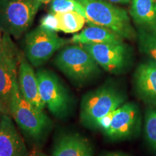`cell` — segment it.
I'll return each mask as SVG.
<instances>
[{
    "mask_svg": "<svg viewBox=\"0 0 156 156\" xmlns=\"http://www.w3.org/2000/svg\"><path fill=\"white\" fill-rule=\"evenodd\" d=\"M2 37L1 36V32H0V47H1V44H2Z\"/></svg>",
    "mask_w": 156,
    "mask_h": 156,
    "instance_id": "obj_28",
    "label": "cell"
},
{
    "mask_svg": "<svg viewBox=\"0 0 156 156\" xmlns=\"http://www.w3.org/2000/svg\"><path fill=\"white\" fill-rule=\"evenodd\" d=\"M0 156H29L24 140L8 114H0Z\"/></svg>",
    "mask_w": 156,
    "mask_h": 156,
    "instance_id": "obj_11",
    "label": "cell"
},
{
    "mask_svg": "<svg viewBox=\"0 0 156 156\" xmlns=\"http://www.w3.org/2000/svg\"><path fill=\"white\" fill-rule=\"evenodd\" d=\"M36 76L45 106L56 117L67 116L71 107V98L57 76L46 69L38 70Z\"/></svg>",
    "mask_w": 156,
    "mask_h": 156,
    "instance_id": "obj_8",
    "label": "cell"
},
{
    "mask_svg": "<svg viewBox=\"0 0 156 156\" xmlns=\"http://www.w3.org/2000/svg\"><path fill=\"white\" fill-rule=\"evenodd\" d=\"M0 113H1V114H7V112H6V109L5 107H4L2 103H1V101H0Z\"/></svg>",
    "mask_w": 156,
    "mask_h": 156,
    "instance_id": "obj_26",
    "label": "cell"
},
{
    "mask_svg": "<svg viewBox=\"0 0 156 156\" xmlns=\"http://www.w3.org/2000/svg\"><path fill=\"white\" fill-rule=\"evenodd\" d=\"M138 40L142 51L156 62V34L139 29Z\"/></svg>",
    "mask_w": 156,
    "mask_h": 156,
    "instance_id": "obj_19",
    "label": "cell"
},
{
    "mask_svg": "<svg viewBox=\"0 0 156 156\" xmlns=\"http://www.w3.org/2000/svg\"><path fill=\"white\" fill-rule=\"evenodd\" d=\"M0 114H1V113H0Z\"/></svg>",
    "mask_w": 156,
    "mask_h": 156,
    "instance_id": "obj_29",
    "label": "cell"
},
{
    "mask_svg": "<svg viewBox=\"0 0 156 156\" xmlns=\"http://www.w3.org/2000/svg\"><path fill=\"white\" fill-rule=\"evenodd\" d=\"M11 36L4 34L0 47V101L10 115V103L13 87L17 80L21 56Z\"/></svg>",
    "mask_w": 156,
    "mask_h": 156,
    "instance_id": "obj_6",
    "label": "cell"
},
{
    "mask_svg": "<svg viewBox=\"0 0 156 156\" xmlns=\"http://www.w3.org/2000/svg\"><path fill=\"white\" fill-rule=\"evenodd\" d=\"M69 42L70 40L61 38L56 33L38 26L25 36V56L31 65L39 67Z\"/></svg>",
    "mask_w": 156,
    "mask_h": 156,
    "instance_id": "obj_7",
    "label": "cell"
},
{
    "mask_svg": "<svg viewBox=\"0 0 156 156\" xmlns=\"http://www.w3.org/2000/svg\"><path fill=\"white\" fill-rule=\"evenodd\" d=\"M59 31L65 34H75L83 28L86 18L77 12L56 13Z\"/></svg>",
    "mask_w": 156,
    "mask_h": 156,
    "instance_id": "obj_17",
    "label": "cell"
},
{
    "mask_svg": "<svg viewBox=\"0 0 156 156\" xmlns=\"http://www.w3.org/2000/svg\"><path fill=\"white\" fill-rule=\"evenodd\" d=\"M10 116L29 138L37 144L44 141L51 127L47 115L25 99L20 90L18 81L13 87L10 103Z\"/></svg>",
    "mask_w": 156,
    "mask_h": 156,
    "instance_id": "obj_2",
    "label": "cell"
},
{
    "mask_svg": "<svg viewBox=\"0 0 156 156\" xmlns=\"http://www.w3.org/2000/svg\"><path fill=\"white\" fill-rule=\"evenodd\" d=\"M126 101L125 95L111 85H103L87 93L82 99L80 119L85 126L95 128L97 120L116 110Z\"/></svg>",
    "mask_w": 156,
    "mask_h": 156,
    "instance_id": "obj_4",
    "label": "cell"
},
{
    "mask_svg": "<svg viewBox=\"0 0 156 156\" xmlns=\"http://www.w3.org/2000/svg\"><path fill=\"white\" fill-rule=\"evenodd\" d=\"M145 136L147 143L156 152V108L147 110L145 116Z\"/></svg>",
    "mask_w": 156,
    "mask_h": 156,
    "instance_id": "obj_20",
    "label": "cell"
},
{
    "mask_svg": "<svg viewBox=\"0 0 156 156\" xmlns=\"http://www.w3.org/2000/svg\"><path fill=\"white\" fill-rule=\"evenodd\" d=\"M114 4H118V5H125L128 4L131 2V0H107Z\"/></svg>",
    "mask_w": 156,
    "mask_h": 156,
    "instance_id": "obj_25",
    "label": "cell"
},
{
    "mask_svg": "<svg viewBox=\"0 0 156 156\" xmlns=\"http://www.w3.org/2000/svg\"><path fill=\"white\" fill-rule=\"evenodd\" d=\"M49 12L54 14L77 12L86 18L85 9L77 0H53L50 2Z\"/></svg>",
    "mask_w": 156,
    "mask_h": 156,
    "instance_id": "obj_18",
    "label": "cell"
},
{
    "mask_svg": "<svg viewBox=\"0 0 156 156\" xmlns=\"http://www.w3.org/2000/svg\"><path fill=\"white\" fill-rule=\"evenodd\" d=\"M83 5L87 24L110 29L123 38L133 40L136 32L126 9L107 0H77Z\"/></svg>",
    "mask_w": 156,
    "mask_h": 156,
    "instance_id": "obj_1",
    "label": "cell"
},
{
    "mask_svg": "<svg viewBox=\"0 0 156 156\" xmlns=\"http://www.w3.org/2000/svg\"><path fill=\"white\" fill-rule=\"evenodd\" d=\"M18 85L23 97L26 101L41 110L44 111L46 106L43 102L40 93L36 73L31 64L22 55L18 69Z\"/></svg>",
    "mask_w": 156,
    "mask_h": 156,
    "instance_id": "obj_13",
    "label": "cell"
},
{
    "mask_svg": "<svg viewBox=\"0 0 156 156\" xmlns=\"http://www.w3.org/2000/svg\"><path fill=\"white\" fill-rule=\"evenodd\" d=\"M52 156H93L89 140L79 134H67L58 138Z\"/></svg>",
    "mask_w": 156,
    "mask_h": 156,
    "instance_id": "obj_14",
    "label": "cell"
},
{
    "mask_svg": "<svg viewBox=\"0 0 156 156\" xmlns=\"http://www.w3.org/2000/svg\"><path fill=\"white\" fill-rule=\"evenodd\" d=\"M134 86L142 101L156 106V62L150 60L136 68L134 75Z\"/></svg>",
    "mask_w": 156,
    "mask_h": 156,
    "instance_id": "obj_12",
    "label": "cell"
},
{
    "mask_svg": "<svg viewBox=\"0 0 156 156\" xmlns=\"http://www.w3.org/2000/svg\"><path fill=\"white\" fill-rule=\"evenodd\" d=\"M124 38L119 35L104 27L88 24L79 34L74 35L70 40L75 44H95L106 43H122Z\"/></svg>",
    "mask_w": 156,
    "mask_h": 156,
    "instance_id": "obj_16",
    "label": "cell"
},
{
    "mask_svg": "<svg viewBox=\"0 0 156 156\" xmlns=\"http://www.w3.org/2000/svg\"><path fill=\"white\" fill-rule=\"evenodd\" d=\"M54 64L79 85L90 81L100 73L99 65L81 44L64 46L54 58Z\"/></svg>",
    "mask_w": 156,
    "mask_h": 156,
    "instance_id": "obj_3",
    "label": "cell"
},
{
    "mask_svg": "<svg viewBox=\"0 0 156 156\" xmlns=\"http://www.w3.org/2000/svg\"><path fill=\"white\" fill-rule=\"evenodd\" d=\"M40 26L52 32L56 33L59 31L57 17H56L55 14L51 12H49L42 17L40 22Z\"/></svg>",
    "mask_w": 156,
    "mask_h": 156,
    "instance_id": "obj_21",
    "label": "cell"
},
{
    "mask_svg": "<svg viewBox=\"0 0 156 156\" xmlns=\"http://www.w3.org/2000/svg\"><path fill=\"white\" fill-rule=\"evenodd\" d=\"M116 110L112 111V112L108 113V114L103 116L102 118L99 119L97 120L96 123H95V128L101 129L103 132H106L107 129L109 128L112 124L113 118H114L115 113H116Z\"/></svg>",
    "mask_w": 156,
    "mask_h": 156,
    "instance_id": "obj_22",
    "label": "cell"
},
{
    "mask_svg": "<svg viewBox=\"0 0 156 156\" xmlns=\"http://www.w3.org/2000/svg\"><path fill=\"white\" fill-rule=\"evenodd\" d=\"M29 156H48L40 150L38 146H34L32 150L29 152Z\"/></svg>",
    "mask_w": 156,
    "mask_h": 156,
    "instance_id": "obj_23",
    "label": "cell"
},
{
    "mask_svg": "<svg viewBox=\"0 0 156 156\" xmlns=\"http://www.w3.org/2000/svg\"><path fill=\"white\" fill-rule=\"evenodd\" d=\"M100 156H131L127 153H123L121 151H112V152H107L101 154Z\"/></svg>",
    "mask_w": 156,
    "mask_h": 156,
    "instance_id": "obj_24",
    "label": "cell"
},
{
    "mask_svg": "<svg viewBox=\"0 0 156 156\" xmlns=\"http://www.w3.org/2000/svg\"><path fill=\"white\" fill-rule=\"evenodd\" d=\"M100 67L111 74H122L131 62L129 48L124 42L81 44Z\"/></svg>",
    "mask_w": 156,
    "mask_h": 156,
    "instance_id": "obj_9",
    "label": "cell"
},
{
    "mask_svg": "<svg viewBox=\"0 0 156 156\" xmlns=\"http://www.w3.org/2000/svg\"><path fill=\"white\" fill-rule=\"evenodd\" d=\"M39 1L41 2L42 4L44 3V4H48V3H50L51 2H52L53 0H39Z\"/></svg>",
    "mask_w": 156,
    "mask_h": 156,
    "instance_id": "obj_27",
    "label": "cell"
},
{
    "mask_svg": "<svg viewBox=\"0 0 156 156\" xmlns=\"http://www.w3.org/2000/svg\"><path fill=\"white\" fill-rule=\"evenodd\" d=\"M129 15L140 29L156 34V0H131Z\"/></svg>",
    "mask_w": 156,
    "mask_h": 156,
    "instance_id": "obj_15",
    "label": "cell"
},
{
    "mask_svg": "<svg viewBox=\"0 0 156 156\" xmlns=\"http://www.w3.org/2000/svg\"><path fill=\"white\" fill-rule=\"evenodd\" d=\"M141 116L135 103H126L117 108L111 126L105 132L112 140L130 139L139 132Z\"/></svg>",
    "mask_w": 156,
    "mask_h": 156,
    "instance_id": "obj_10",
    "label": "cell"
},
{
    "mask_svg": "<svg viewBox=\"0 0 156 156\" xmlns=\"http://www.w3.org/2000/svg\"><path fill=\"white\" fill-rule=\"evenodd\" d=\"M39 0H0V30L18 38L34 22Z\"/></svg>",
    "mask_w": 156,
    "mask_h": 156,
    "instance_id": "obj_5",
    "label": "cell"
}]
</instances>
